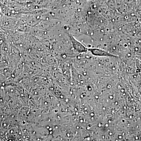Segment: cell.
<instances>
[{
    "label": "cell",
    "mask_w": 141,
    "mask_h": 141,
    "mask_svg": "<svg viewBox=\"0 0 141 141\" xmlns=\"http://www.w3.org/2000/svg\"><path fill=\"white\" fill-rule=\"evenodd\" d=\"M73 44L77 50L82 51L85 50V48L82 44H81L80 42H78L76 40L74 39L73 40Z\"/></svg>",
    "instance_id": "obj_2"
},
{
    "label": "cell",
    "mask_w": 141,
    "mask_h": 141,
    "mask_svg": "<svg viewBox=\"0 0 141 141\" xmlns=\"http://www.w3.org/2000/svg\"><path fill=\"white\" fill-rule=\"evenodd\" d=\"M89 50L91 51L92 53L94 55H98V56H111V57H115V55L109 53L107 51L99 49L92 48L89 49Z\"/></svg>",
    "instance_id": "obj_1"
}]
</instances>
